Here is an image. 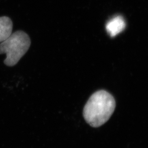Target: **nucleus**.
<instances>
[{
	"mask_svg": "<svg viewBox=\"0 0 148 148\" xmlns=\"http://www.w3.org/2000/svg\"><path fill=\"white\" fill-rule=\"evenodd\" d=\"M13 22L9 17H0V42L6 40L12 34Z\"/></svg>",
	"mask_w": 148,
	"mask_h": 148,
	"instance_id": "20e7f679",
	"label": "nucleus"
},
{
	"mask_svg": "<svg viewBox=\"0 0 148 148\" xmlns=\"http://www.w3.org/2000/svg\"><path fill=\"white\" fill-rule=\"evenodd\" d=\"M126 26V22L123 17L117 16L108 22L106 25V29L110 36L114 37L122 32Z\"/></svg>",
	"mask_w": 148,
	"mask_h": 148,
	"instance_id": "7ed1b4c3",
	"label": "nucleus"
},
{
	"mask_svg": "<svg viewBox=\"0 0 148 148\" xmlns=\"http://www.w3.org/2000/svg\"><path fill=\"white\" fill-rule=\"evenodd\" d=\"M30 44V36L24 31H17L12 34L0 44V54L6 55L4 64L9 67L17 64L28 51Z\"/></svg>",
	"mask_w": 148,
	"mask_h": 148,
	"instance_id": "f03ea898",
	"label": "nucleus"
},
{
	"mask_svg": "<svg viewBox=\"0 0 148 148\" xmlns=\"http://www.w3.org/2000/svg\"><path fill=\"white\" fill-rule=\"evenodd\" d=\"M115 108V98L105 90L92 94L84 106L83 115L86 122L93 127H98L106 123Z\"/></svg>",
	"mask_w": 148,
	"mask_h": 148,
	"instance_id": "f257e3e1",
	"label": "nucleus"
}]
</instances>
